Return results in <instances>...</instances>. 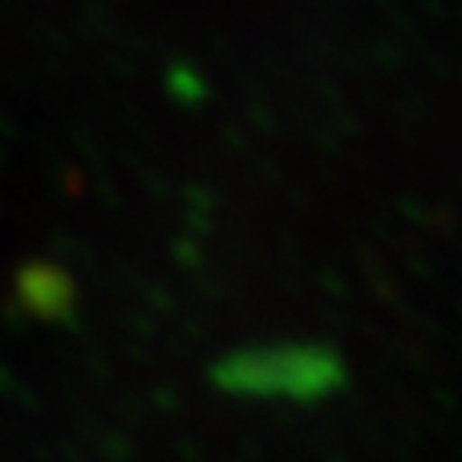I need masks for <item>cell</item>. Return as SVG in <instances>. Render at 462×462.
Wrapping results in <instances>:
<instances>
[{"mask_svg":"<svg viewBox=\"0 0 462 462\" xmlns=\"http://www.w3.org/2000/svg\"><path fill=\"white\" fill-rule=\"evenodd\" d=\"M235 389L263 392V395H315L334 383V363L311 350H273L235 360L225 373Z\"/></svg>","mask_w":462,"mask_h":462,"instance_id":"cell-1","label":"cell"}]
</instances>
